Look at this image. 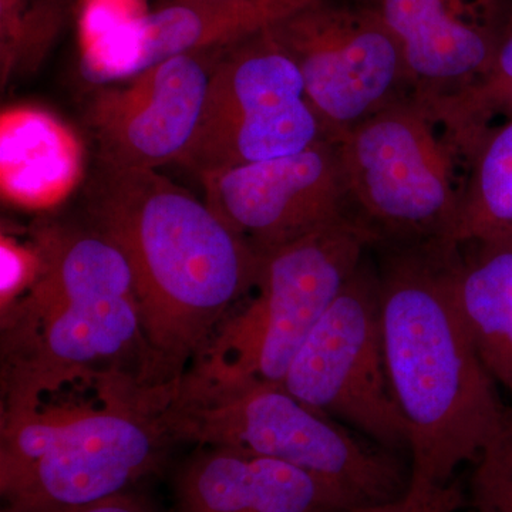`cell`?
<instances>
[{
    "instance_id": "obj_1",
    "label": "cell",
    "mask_w": 512,
    "mask_h": 512,
    "mask_svg": "<svg viewBox=\"0 0 512 512\" xmlns=\"http://www.w3.org/2000/svg\"><path fill=\"white\" fill-rule=\"evenodd\" d=\"M0 493L43 511L127 493L156 470L171 439L175 383L114 369L2 377Z\"/></svg>"
},
{
    "instance_id": "obj_2",
    "label": "cell",
    "mask_w": 512,
    "mask_h": 512,
    "mask_svg": "<svg viewBox=\"0 0 512 512\" xmlns=\"http://www.w3.org/2000/svg\"><path fill=\"white\" fill-rule=\"evenodd\" d=\"M94 231L126 255L144 338L165 380L184 375L212 333L251 293L261 255L157 170L99 164L87 187Z\"/></svg>"
},
{
    "instance_id": "obj_3",
    "label": "cell",
    "mask_w": 512,
    "mask_h": 512,
    "mask_svg": "<svg viewBox=\"0 0 512 512\" xmlns=\"http://www.w3.org/2000/svg\"><path fill=\"white\" fill-rule=\"evenodd\" d=\"M456 247H372L387 373L409 433L410 487L451 484L461 464L476 463L507 410L454 301Z\"/></svg>"
},
{
    "instance_id": "obj_4",
    "label": "cell",
    "mask_w": 512,
    "mask_h": 512,
    "mask_svg": "<svg viewBox=\"0 0 512 512\" xmlns=\"http://www.w3.org/2000/svg\"><path fill=\"white\" fill-rule=\"evenodd\" d=\"M163 417L174 440L282 461L359 505L392 503L409 490L410 478L393 451L357 439L342 423L299 402L282 383L184 373Z\"/></svg>"
},
{
    "instance_id": "obj_5",
    "label": "cell",
    "mask_w": 512,
    "mask_h": 512,
    "mask_svg": "<svg viewBox=\"0 0 512 512\" xmlns=\"http://www.w3.org/2000/svg\"><path fill=\"white\" fill-rule=\"evenodd\" d=\"M372 245V235L348 221L259 252L255 295L222 319L188 375L284 382L296 352Z\"/></svg>"
},
{
    "instance_id": "obj_6",
    "label": "cell",
    "mask_w": 512,
    "mask_h": 512,
    "mask_svg": "<svg viewBox=\"0 0 512 512\" xmlns=\"http://www.w3.org/2000/svg\"><path fill=\"white\" fill-rule=\"evenodd\" d=\"M338 143L356 220L373 245L451 244L464 167L423 104L399 101Z\"/></svg>"
},
{
    "instance_id": "obj_7",
    "label": "cell",
    "mask_w": 512,
    "mask_h": 512,
    "mask_svg": "<svg viewBox=\"0 0 512 512\" xmlns=\"http://www.w3.org/2000/svg\"><path fill=\"white\" fill-rule=\"evenodd\" d=\"M329 138L298 66L271 30L222 49L178 164L198 178L301 153Z\"/></svg>"
},
{
    "instance_id": "obj_8",
    "label": "cell",
    "mask_w": 512,
    "mask_h": 512,
    "mask_svg": "<svg viewBox=\"0 0 512 512\" xmlns=\"http://www.w3.org/2000/svg\"><path fill=\"white\" fill-rule=\"evenodd\" d=\"M282 384L299 402L377 446L393 453L409 450L384 357L379 278L369 259L309 333Z\"/></svg>"
},
{
    "instance_id": "obj_9",
    "label": "cell",
    "mask_w": 512,
    "mask_h": 512,
    "mask_svg": "<svg viewBox=\"0 0 512 512\" xmlns=\"http://www.w3.org/2000/svg\"><path fill=\"white\" fill-rule=\"evenodd\" d=\"M269 30L332 140L413 97L402 47L366 0H313Z\"/></svg>"
},
{
    "instance_id": "obj_10",
    "label": "cell",
    "mask_w": 512,
    "mask_h": 512,
    "mask_svg": "<svg viewBox=\"0 0 512 512\" xmlns=\"http://www.w3.org/2000/svg\"><path fill=\"white\" fill-rule=\"evenodd\" d=\"M200 181L208 207L258 252L328 225L357 222L339 143L330 138Z\"/></svg>"
},
{
    "instance_id": "obj_11",
    "label": "cell",
    "mask_w": 512,
    "mask_h": 512,
    "mask_svg": "<svg viewBox=\"0 0 512 512\" xmlns=\"http://www.w3.org/2000/svg\"><path fill=\"white\" fill-rule=\"evenodd\" d=\"M221 50L165 59L97 92L87 126L99 164L119 170H157L177 163L200 123L212 69Z\"/></svg>"
},
{
    "instance_id": "obj_12",
    "label": "cell",
    "mask_w": 512,
    "mask_h": 512,
    "mask_svg": "<svg viewBox=\"0 0 512 512\" xmlns=\"http://www.w3.org/2000/svg\"><path fill=\"white\" fill-rule=\"evenodd\" d=\"M396 37L413 99L436 106L484 79L512 0H366Z\"/></svg>"
},
{
    "instance_id": "obj_13",
    "label": "cell",
    "mask_w": 512,
    "mask_h": 512,
    "mask_svg": "<svg viewBox=\"0 0 512 512\" xmlns=\"http://www.w3.org/2000/svg\"><path fill=\"white\" fill-rule=\"evenodd\" d=\"M136 349L151 359L136 298L16 305L2 313V376L114 369Z\"/></svg>"
},
{
    "instance_id": "obj_14",
    "label": "cell",
    "mask_w": 512,
    "mask_h": 512,
    "mask_svg": "<svg viewBox=\"0 0 512 512\" xmlns=\"http://www.w3.org/2000/svg\"><path fill=\"white\" fill-rule=\"evenodd\" d=\"M178 512H340L362 507L301 468L205 447L177 480Z\"/></svg>"
},
{
    "instance_id": "obj_15",
    "label": "cell",
    "mask_w": 512,
    "mask_h": 512,
    "mask_svg": "<svg viewBox=\"0 0 512 512\" xmlns=\"http://www.w3.org/2000/svg\"><path fill=\"white\" fill-rule=\"evenodd\" d=\"M84 177L79 136L49 111L16 106L0 114V191L15 207L52 210Z\"/></svg>"
},
{
    "instance_id": "obj_16",
    "label": "cell",
    "mask_w": 512,
    "mask_h": 512,
    "mask_svg": "<svg viewBox=\"0 0 512 512\" xmlns=\"http://www.w3.org/2000/svg\"><path fill=\"white\" fill-rule=\"evenodd\" d=\"M451 285L481 362L512 393V231L457 245Z\"/></svg>"
},
{
    "instance_id": "obj_17",
    "label": "cell",
    "mask_w": 512,
    "mask_h": 512,
    "mask_svg": "<svg viewBox=\"0 0 512 512\" xmlns=\"http://www.w3.org/2000/svg\"><path fill=\"white\" fill-rule=\"evenodd\" d=\"M33 244L40 256V274L12 306L136 298L126 255L94 229L83 232L50 225L36 232Z\"/></svg>"
},
{
    "instance_id": "obj_18",
    "label": "cell",
    "mask_w": 512,
    "mask_h": 512,
    "mask_svg": "<svg viewBox=\"0 0 512 512\" xmlns=\"http://www.w3.org/2000/svg\"><path fill=\"white\" fill-rule=\"evenodd\" d=\"M460 211L451 244L512 231V117L478 136L463 160Z\"/></svg>"
},
{
    "instance_id": "obj_19",
    "label": "cell",
    "mask_w": 512,
    "mask_h": 512,
    "mask_svg": "<svg viewBox=\"0 0 512 512\" xmlns=\"http://www.w3.org/2000/svg\"><path fill=\"white\" fill-rule=\"evenodd\" d=\"M463 157L483 131L512 117V15L484 79L467 92L427 109Z\"/></svg>"
},
{
    "instance_id": "obj_20",
    "label": "cell",
    "mask_w": 512,
    "mask_h": 512,
    "mask_svg": "<svg viewBox=\"0 0 512 512\" xmlns=\"http://www.w3.org/2000/svg\"><path fill=\"white\" fill-rule=\"evenodd\" d=\"M470 512H512V409L476 460L468 495Z\"/></svg>"
},
{
    "instance_id": "obj_21",
    "label": "cell",
    "mask_w": 512,
    "mask_h": 512,
    "mask_svg": "<svg viewBox=\"0 0 512 512\" xmlns=\"http://www.w3.org/2000/svg\"><path fill=\"white\" fill-rule=\"evenodd\" d=\"M40 274V256L35 244L0 237V313L8 311L35 284Z\"/></svg>"
},
{
    "instance_id": "obj_22",
    "label": "cell",
    "mask_w": 512,
    "mask_h": 512,
    "mask_svg": "<svg viewBox=\"0 0 512 512\" xmlns=\"http://www.w3.org/2000/svg\"><path fill=\"white\" fill-rule=\"evenodd\" d=\"M464 505V495L457 485L446 487H409L407 493L392 503L362 505L340 512H456Z\"/></svg>"
},
{
    "instance_id": "obj_23",
    "label": "cell",
    "mask_w": 512,
    "mask_h": 512,
    "mask_svg": "<svg viewBox=\"0 0 512 512\" xmlns=\"http://www.w3.org/2000/svg\"><path fill=\"white\" fill-rule=\"evenodd\" d=\"M2 512H154L143 500L128 493L113 495L96 503L73 505V507L52 508L43 511H16L5 508Z\"/></svg>"
},
{
    "instance_id": "obj_24",
    "label": "cell",
    "mask_w": 512,
    "mask_h": 512,
    "mask_svg": "<svg viewBox=\"0 0 512 512\" xmlns=\"http://www.w3.org/2000/svg\"><path fill=\"white\" fill-rule=\"evenodd\" d=\"M2 23L12 22L20 15V0H0Z\"/></svg>"
}]
</instances>
